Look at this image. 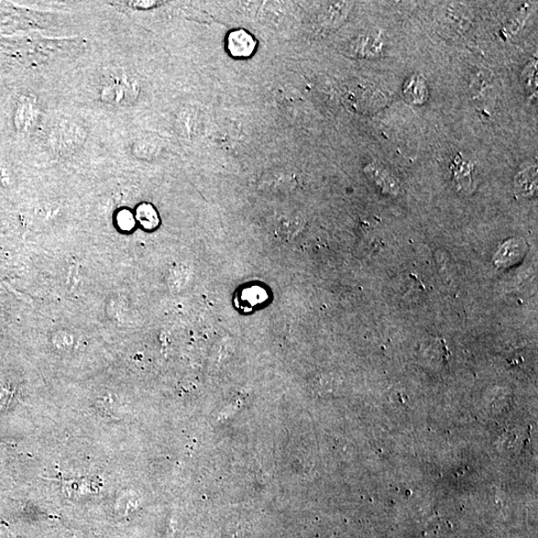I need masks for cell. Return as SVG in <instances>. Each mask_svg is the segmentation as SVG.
Wrapping results in <instances>:
<instances>
[{
  "label": "cell",
  "mask_w": 538,
  "mask_h": 538,
  "mask_svg": "<svg viewBox=\"0 0 538 538\" xmlns=\"http://www.w3.org/2000/svg\"><path fill=\"white\" fill-rule=\"evenodd\" d=\"M536 87V63L533 66L532 70H526L525 88L528 91L533 90Z\"/></svg>",
  "instance_id": "277c9868"
},
{
  "label": "cell",
  "mask_w": 538,
  "mask_h": 538,
  "mask_svg": "<svg viewBox=\"0 0 538 538\" xmlns=\"http://www.w3.org/2000/svg\"><path fill=\"white\" fill-rule=\"evenodd\" d=\"M138 216L140 221L145 227H155L157 225L158 217L155 211L150 206H142L139 208Z\"/></svg>",
  "instance_id": "3957f363"
},
{
  "label": "cell",
  "mask_w": 538,
  "mask_h": 538,
  "mask_svg": "<svg viewBox=\"0 0 538 538\" xmlns=\"http://www.w3.org/2000/svg\"><path fill=\"white\" fill-rule=\"evenodd\" d=\"M131 6H133L138 9H148L153 6H156L158 3L156 2H131L129 3Z\"/></svg>",
  "instance_id": "5b68a950"
},
{
  "label": "cell",
  "mask_w": 538,
  "mask_h": 538,
  "mask_svg": "<svg viewBox=\"0 0 538 538\" xmlns=\"http://www.w3.org/2000/svg\"><path fill=\"white\" fill-rule=\"evenodd\" d=\"M227 47L236 58H248L256 49L254 37L244 30H236L228 36Z\"/></svg>",
  "instance_id": "7a4b0ae2"
},
{
  "label": "cell",
  "mask_w": 538,
  "mask_h": 538,
  "mask_svg": "<svg viewBox=\"0 0 538 538\" xmlns=\"http://www.w3.org/2000/svg\"><path fill=\"white\" fill-rule=\"evenodd\" d=\"M136 82L127 79H116L107 83L104 88L102 96L106 101L112 104L130 103L138 94Z\"/></svg>",
  "instance_id": "6da1fadb"
}]
</instances>
